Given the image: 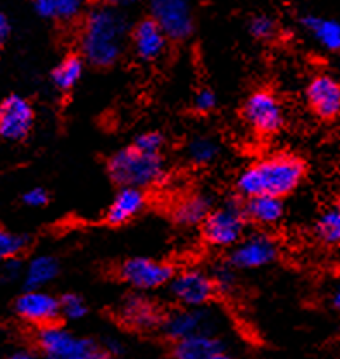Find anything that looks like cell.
Returning a JSON list of instances; mask_svg holds the SVG:
<instances>
[{
  "label": "cell",
  "mask_w": 340,
  "mask_h": 359,
  "mask_svg": "<svg viewBox=\"0 0 340 359\" xmlns=\"http://www.w3.org/2000/svg\"><path fill=\"white\" fill-rule=\"evenodd\" d=\"M128 21L118 7L100 6L87 14L81 28V50L93 66L114 65L125 47Z\"/></svg>",
  "instance_id": "obj_1"
},
{
  "label": "cell",
  "mask_w": 340,
  "mask_h": 359,
  "mask_svg": "<svg viewBox=\"0 0 340 359\" xmlns=\"http://www.w3.org/2000/svg\"><path fill=\"white\" fill-rule=\"evenodd\" d=\"M304 163L290 154L271 156L245 168L237 180L242 196H275L283 197L294 192L304 178Z\"/></svg>",
  "instance_id": "obj_2"
},
{
  "label": "cell",
  "mask_w": 340,
  "mask_h": 359,
  "mask_svg": "<svg viewBox=\"0 0 340 359\" xmlns=\"http://www.w3.org/2000/svg\"><path fill=\"white\" fill-rule=\"evenodd\" d=\"M109 173L118 185L147 189L164 178L166 166L163 154H149L132 145L128 149H121L111 157Z\"/></svg>",
  "instance_id": "obj_3"
},
{
  "label": "cell",
  "mask_w": 340,
  "mask_h": 359,
  "mask_svg": "<svg viewBox=\"0 0 340 359\" xmlns=\"http://www.w3.org/2000/svg\"><path fill=\"white\" fill-rule=\"evenodd\" d=\"M36 347L42 359H100L104 354L95 340L73 334L57 323L39 328Z\"/></svg>",
  "instance_id": "obj_4"
},
{
  "label": "cell",
  "mask_w": 340,
  "mask_h": 359,
  "mask_svg": "<svg viewBox=\"0 0 340 359\" xmlns=\"http://www.w3.org/2000/svg\"><path fill=\"white\" fill-rule=\"evenodd\" d=\"M245 211L235 202L212 209L203 223L205 242L215 247H233L244 238Z\"/></svg>",
  "instance_id": "obj_5"
},
{
  "label": "cell",
  "mask_w": 340,
  "mask_h": 359,
  "mask_svg": "<svg viewBox=\"0 0 340 359\" xmlns=\"http://www.w3.org/2000/svg\"><path fill=\"white\" fill-rule=\"evenodd\" d=\"M161 330L175 344L196 335L216 334L218 318L215 313L205 309L204 306H199V308L183 306V309H177V311L163 318Z\"/></svg>",
  "instance_id": "obj_6"
},
{
  "label": "cell",
  "mask_w": 340,
  "mask_h": 359,
  "mask_svg": "<svg viewBox=\"0 0 340 359\" xmlns=\"http://www.w3.org/2000/svg\"><path fill=\"white\" fill-rule=\"evenodd\" d=\"M151 18L161 26L168 39L185 40L193 32L190 0H149Z\"/></svg>",
  "instance_id": "obj_7"
},
{
  "label": "cell",
  "mask_w": 340,
  "mask_h": 359,
  "mask_svg": "<svg viewBox=\"0 0 340 359\" xmlns=\"http://www.w3.org/2000/svg\"><path fill=\"white\" fill-rule=\"evenodd\" d=\"M244 119L256 133H276L283 125L282 104L268 90L254 92L244 104Z\"/></svg>",
  "instance_id": "obj_8"
},
{
  "label": "cell",
  "mask_w": 340,
  "mask_h": 359,
  "mask_svg": "<svg viewBox=\"0 0 340 359\" xmlns=\"http://www.w3.org/2000/svg\"><path fill=\"white\" fill-rule=\"evenodd\" d=\"M171 295L177 302L186 308L205 306L212 299L216 290L215 278L204 273L203 269H185L180 275L171 278Z\"/></svg>",
  "instance_id": "obj_9"
},
{
  "label": "cell",
  "mask_w": 340,
  "mask_h": 359,
  "mask_svg": "<svg viewBox=\"0 0 340 359\" xmlns=\"http://www.w3.org/2000/svg\"><path fill=\"white\" fill-rule=\"evenodd\" d=\"M14 311L26 323L42 328L55 323L61 316V299H55L42 289H26L25 294L16 299Z\"/></svg>",
  "instance_id": "obj_10"
},
{
  "label": "cell",
  "mask_w": 340,
  "mask_h": 359,
  "mask_svg": "<svg viewBox=\"0 0 340 359\" xmlns=\"http://www.w3.org/2000/svg\"><path fill=\"white\" fill-rule=\"evenodd\" d=\"M278 257V244L270 235L252 233L244 237L230 256V264L238 269H257L271 264Z\"/></svg>",
  "instance_id": "obj_11"
},
{
  "label": "cell",
  "mask_w": 340,
  "mask_h": 359,
  "mask_svg": "<svg viewBox=\"0 0 340 359\" xmlns=\"http://www.w3.org/2000/svg\"><path fill=\"white\" fill-rule=\"evenodd\" d=\"M121 278L138 290H152L166 285L173 278V268L159 261L133 257L123 263Z\"/></svg>",
  "instance_id": "obj_12"
},
{
  "label": "cell",
  "mask_w": 340,
  "mask_h": 359,
  "mask_svg": "<svg viewBox=\"0 0 340 359\" xmlns=\"http://www.w3.org/2000/svg\"><path fill=\"white\" fill-rule=\"evenodd\" d=\"M35 111L21 95H11L0 104V137L6 140H23L32 132Z\"/></svg>",
  "instance_id": "obj_13"
},
{
  "label": "cell",
  "mask_w": 340,
  "mask_h": 359,
  "mask_svg": "<svg viewBox=\"0 0 340 359\" xmlns=\"http://www.w3.org/2000/svg\"><path fill=\"white\" fill-rule=\"evenodd\" d=\"M308 102L318 118L335 119L340 116V81L330 74H318L306 90Z\"/></svg>",
  "instance_id": "obj_14"
},
{
  "label": "cell",
  "mask_w": 340,
  "mask_h": 359,
  "mask_svg": "<svg viewBox=\"0 0 340 359\" xmlns=\"http://www.w3.org/2000/svg\"><path fill=\"white\" fill-rule=\"evenodd\" d=\"M175 359H235L230 346L216 334L190 337L173 344Z\"/></svg>",
  "instance_id": "obj_15"
},
{
  "label": "cell",
  "mask_w": 340,
  "mask_h": 359,
  "mask_svg": "<svg viewBox=\"0 0 340 359\" xmlns=\"http://www.w3.org/2000/svg\"><path fill=\"white\" fill-rule=\"evenodd\" d=\"M166 33L152 18L140 21L132 32L133 50L144 61H156L166 50Z\"/></svg>",
  "instance_id": "obj_16"
},
{
  "label": "cell",
  "mask_w": 340,
  "mask_h": 359,
  "mask_svg": "<svg viewBox=\"0 0 340 359\" xmlns=\"http://www.w3.org/2000/svg\"><path fill=\"white\" fill-rule=\"evenodd\" d=\"M119 313H121V320L125 321V325L137 328V330H152L163 323L159 309L151 301L142 297L126 299Z\"/></svg>",
  "instance_id": "obj_17"
},
{
  "label": "cell",
  "mask_w": 340,
  "mask_h": 359,
  "mask_svg": "<svg viewBox=\"0 0 340 359\" xmlns=\"http://www.w3.org/2000/svg\"><path fill=\"white\" fill-rule=\"evenodd\" d=\"M145 205V196L142 189L135 187H123L114 197L113 204L107 209V222L111 224H123L128 223L142 212Z\"/></svg>",
  "instance_id": "obj_18"
},
{
  "label": "cell",
  "mask_w": 340,
  "mask_h": 359,
  "mask_svg": "<svg viewBox=\"0 0 340 359\" xmlns=\"http://www.w3.org/2000/svg\"><path fill=\"white\" fill-rule=\"evenodd\" d=\"M244 211L245 216L252 219L254 223L270 226V224H276L283 218V202L280 197L275 196L249 197Z\"/></svg>",
  "instance_id": "obj_19"
},
{
  "label": "cell",
  "mask_w": 340,
  "mask_h": 359,
  "mask_svg": "<svg viewBox=\"0 0 340 359\" xmlns=\"http://www.w3.org/2000/svg\"><path fill=\"white\" fill-rule=\"evenodd\" d=\"M211 199L204 194H193V196L183 197V199L175 205L173 216L180 224L192 226V224L204 223L208 215L211 212Z\"/></svg>",
  "instance_id": "obj_20"
},
{
  "label": "cell",
  "mask_w": 340,
  "mask_h": 359,
  "mask_svg": "<svg viewBox=\"0 0 340 359\" xmlns=\"http://www.w3.org/2000/svg\"><path fill=\"white\" fill-rule=\"evenodd\" d=\"M302 26L315 36V40L327 50H340V22L327 18L306 16L302 20Z\"/></svg>",
  "instance_id": "obj_21"
},
{
  "label": "cell",
  "mask_w": 340,
  "mask_h": 359,
  "mask_svg": "<svg viewBox=\"0 0 340 359\" xmlns=\"http://www.w3.org/2000/svg\"><path fill=\"white\" fill-rule=\"evenodd\" d=\"M59 275V264L52 256L33 257L25 268L26 289H43Z\"/></svg>",
  "instance_id": "obj_22"
},
{
  "label": "cell",
  "mask_w": 340,
  "mask_h": 359,
  "mask_svg": "<svg viewBox=\"0 0 340 359\" xmlns=\"http://www.w3.org/2000/svg\"><path fill=\"white\" fill-rule=\"evenodd\" d=\"M85 0H35V11L46 20H73Z\"/></svg>",
  "instance_id": "obj_23"
},
{
  "label": "cell",
  "mask_w": 340,
  "mask_h": 359,
  "mask_svg": "<svg viewBox=\"0 0 340 359\" xmlns=\"http://www.w3.org/2000/svg\"><path fill=\"white\" fill-rule=\"evenodd\" d=\"M83 74V62L76 55H69L61 62L54 71H52V81L59 90L68 92V90L76 87Z\"/></svg>",
  "instance_id": "obj_24"
},
{
  "label": "cell",
  "mask_w": 340,
  "mask_h": 359,
  "mask_svg": "<svg viewBox=\"0 0 340 359\" xmlns=\"http://www.w3.org/2000/svg\"><path fill=\"white\" fill-rule=\"evenodd\" d=\"M218 144H216L212 138L204 137H193L192 140L186 144V157H189L190 163L197 164V166H205V164H211L212 161L218 157Z\"/></svg>",
  "instance_id": "obj_25"
},
{
  "label": "cell",
  "mask_w": 340,
  "mask_h": 359,
  "mask_svg": "<svg viewBox=\"0 0 340 359\" xmlns=\"http://www.w3.org/2000/svg\"><path fill=\"white\" fill-rule=\"evenodd\" d=\"M316 235L327 245L340 244V211L337 205L320 216L316 223Z\"/></svg>",
  "instance_id": "obj_26"
},
{
  "label": "cell",
  "mask_w": 340,
  "mask_h": 359,
  "mask_svg": "<svg viewBox=\"0 0 340 359\" xmlns=\"http://www.w3.org/2000/svg\"><path fill=\"white\" fill-rule=\"evenodd\" d=\"M26 242L28 241H26V237H23V235L13 233V231H7L4 228H0V264L23 252Z\"/></svg>",
  "instance_id": "obj_27"
},
{
  "label": "cell",
  "mask_w": 340,
  "mask_h": 359,
  "mask_svg": "<svg viewBox=\"0 0 340 359\" xmlns=\"http://www.w3.org/2000/svg\"><path fill=\"white\" fill-rule=\"evenodd\" d=\"M88 309L83 299L80 295L68 294L61 299V316L69 321H78L87 316Z\"/></svg>",
  "instance_id": "obj_28"
},
{
  "label": "cell",
  "mask_w": 340,
  "mask_h": 359,
  "mask_svg": "<svg viewBox=\"0 0 340 359\" xmlns=\"http://www.w3.org/2000/svg\"><path fill=\"white\" fill-rule=\"evenodd\" d=\"M135 147L142 152H149V154H161L164 147L163 135L158 132H145L138 135L135 138Z\"/></svg>",
  "instance_id": "obj_29"
},
{
  "label": "cell",
  "mask_w": 340,
  "mask_h": 359,
  "mask_svg": "<svg viewBox=\"0 0 340 359\" xmlns=\"http://www.w3.org/2000/svg\"><path fill=\"white\" fill-rule=\"evenodd\" d=\"M276 22L270 16H256L250 21V33L256 36L257 40H270L275 36Z\"/></svg>",
  "instance_id": "obj_30"
},
{
  "label": "cell",
  "mask_w": 340,
  "mask_h": 359,
  "mask_svg": "<svg viewBox=\"0 0 340 359\" xmlns=\"http://www.w3.org/2000/svg\"><path fill=\"white\" fill-rule=\"evenodd\" d=\"M193 107L199 112H209L216 107V95L215 92H211L209 88L200 90L197 92L196 99H193Z\"/></svg>",
  "instance_id": "obj_31"
},
{
  "label": "cell",
  "mask_w": 340,
  "mask_h": 359,
  "mask_svg": "<svg viewBox=\"0 0 340 359\" xmlns=\"http://www.w3.org/2000/svg\"><path fill=\"white\" fill-rule=\"evenodd\" d=\"M23 201L29 208H42L48 202V194L43 189H40V187H35V189H29L25 194Z\"/></svg>",
  "instance_id": "obj_32"
},
{
  "label": "cell",
  "mask_w": 340,
  "mask_h": 359,
  "mask_svg": "<svg viewBox=\"0 0 340 359\" xmlns=\"http://www.w3.org/2000/svg\"><path fill=\"white\" fill-rule=\"evenodd\" d=\"M0 266H2V269H0V275H2V278L7 280V282H13L14 278H18V276L21 275V264L16 257L7 259L6 263H2Z\"/></svg>",
  "instance_id": "obj_33"
},
{
  "label": "cell",
  "mask_w": 340,
  "mask_h": 359,
  "mask_svg": "<svg viewBox=\"0 0 340 359\" xmlns=\"http://www.w3.org/2000/svg\"><path fill=\"white\" fill-rule=\"evenodd\" d=\"M100 347H102V351L107 356H113L116 359H121L123 354H125V346H123L118 339L104 340V342L100 344Z\"/></svg>",
  "instance_id": "obj_34"
},
{
  "label": "cell",
  "mask_w": 340,
  "mask_h": 359,
  "mask_svg": "<svg viewBox=\"0 0 340 359\" xmlns=\"http://www.w3.org/2000/svg\"><path fill=\"white\" fill-rule=\"evenodd\" d=\"M233 282H235V275H233V271H231L230 266H223L216 271L215 283L216 285L222 287V289H228V287L233 285Z\"/></svg>",
  "instance_id": "obj_35"
},
{
  "label": "cell",
  "mask_w": 340,
  "mask_h": 359,
  "mask_svg": "<svg viewBox=\"0 0 340 359\" xmlns=\"http://www.w3.org/2000/svg\"><path fill=\"white\" fill-rule=\"evenodd\" d=\"M7 359H42L40 358L39 351L33 349H16L7 356Z\"/></svg>",
  "instance_id": "obj_36"
},
{
  "label": "cell",
  "mask_w": 340,
  "mask_h": 359,
  "mask_svg": "<svg viewBox=\"0 0 340 359\" xmlns=\"http://www.w3.org/2000/svg\"><path fill=\"white\" fill-rule=\"evenodd\" d=\"M11 33V22L7 20V16L0 14V42L6 40Z\"/></svg>",
  "instance_id": "obj_37"
},
{
  "label": "cell",
  "mask_w": 340,
  "mask_h": 359,
  "mask_svg": "<svg viewBox=\"0 0 340 359\" xmlns=\"http://www.w3.org/2000/svg\"><path fill=\"white\" fill-rule=\"evenodd\" d=\"M118 7H130V6H135V4L140 2V0H113Z\"/></svg>",
  "instance_id": "obj_38"
},
{
  "label": "cell",
  "mask_w": 340,
  "mask_h": 359,
  "mask_svg": "<svg viewBox=\"0 0 340 359\" xmlns=\"http://www.w3.org/2000/svg\"><path fill=\"white\" fill-rule=\"evenodd\" d=\"M332 302H334L335 308H337L339 311H340V287L334 292V297H332Z\"/></svg>",
  "instance_id": "obj_39"
},
{
  "label": "cell",
  "mask_w": 340,
  "mask_h": 359,
  "mask_svg": "<svg viewBox=\"0 0 340 359\" xmlns=\"http://www.w3.org/2000/svg\"><path fill=\"white\" fill-rule=\"evenodd\" d=\"M100 359H116V358H113V356H107V354H106V353H104V354H102V356H100Z\"/></svg>",
  "instance_id": "obj_40"
},
{
  "label": "cell",
  "mask_w": 340,
  "mask_h": 359,
  "mask_svg": "<svg viewBox=\"0 0 340 359\" xmlns=\"http://www.w3.org/2000/svg\"><path fill=\"white\" fill-rule=\"evenodd\" d=\"M337 208H339V211H340V202H339V204H337Z\"/></svg>",
  "instance_id": "obj_41"
}]
</instances>
